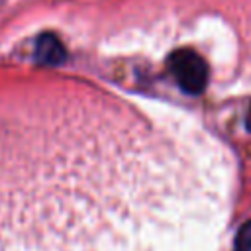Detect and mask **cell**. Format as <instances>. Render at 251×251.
<instances>
[{"mask_svg":"<svg viewBox=\"0 0 251 251\" xmlns=\"http://www.w3.org/2000/svg\"><path fill=\"white\" fill-rule=\"evenodd\" d=\"M245 122H247V127H249V131H251V106H249V110H247V118H245Z\"/></svg>","mask_w":251,"mask_h":251,"instance_id":"obj_5","label":"cell"},{"mask_svg":"<svg viewBox=\"0 0 251 251\" xmlns=\"http://www.w3.org/2000/svg\"><path fill=\"white\" fill-rule=\"evenodd\" d=\"M229 190L208 133L120 108L0 116V251H220Z\"/></svg>","mask_w":251,"mask_h":251,"instance_id":"obj_1","label":"cell"},{"mask_svg":"<svg viewBox=\"0 0 251 251\" xmlns=\"http://www.w3.org/2000/svg\"><path fill=\"white\" fill-rule=\"evenodd\" d=\"M33 57L43 67H57L67 59V49H65L63 41L59 39V35L45 31L35 39Z\"/></svg>","mask_w":251,"mask_h":251,"instance_id":"obj_3","label":"cell"},{"mask_svg":"<svg viewBox=\"0 0 251 251\" xmlns=\"http://www.w3.org/2000/svg\"><path fill=\"white\" fill-rule=\"evenodd\" d=\"M169 71L188 94H200L208 84V65L192 49H176L169 55Z\"/></svg>","mask_w":251,"mask_h":251,"instance_id":"obj_2","label":"cell"},{"mask_svg":"<svg viewBox=\"0 0 251 251\" xmlns=\"http://www.w3.org/2000/svg\"><path fill=\"white\" fill-rule=\"evenodd\" d=\"M233 251H251V220L239 227L233 239Z\"/></svg>","mask_w":251,"mask_h":251,"instance_id":"obj_4","label":"cell"}]
</instances>
